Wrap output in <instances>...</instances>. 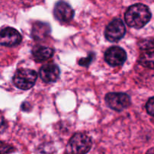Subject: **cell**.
I'll return each mask as SVG.
<instances>
[{
    "label": "cell",
    "mask_w": 154,
    "mask_h": 154,
    "mask_svg": "<svg viewBox=\"0 0 154 154\" xmlns=\"http://www.w3.org/2000/svg\"><path fill=\"white\" fill-rule=\"evenodd\" d=\"M150 19V11L149 8L143 4L131 5L125 14V20L127 25L136 29L143 27Z\"/></svg>",
    "instance_id": "1"
},
{
    "label": "cell",
    "mask_w": 154,
    "mask_h": 154,
    "mask_svg": "<svg viewBox=\"0 0 154 154\" xmlns=\"http://www.w3.org/2000/svg\"><path fill=\"white\" fill-rule=\"evenodd\" d=\"M37 73L30 69H17L13 76V82L17 88L22 90L30 89L35 85Z\"/></svg>",
    "instance_id": "2"
},
{
    "label": "cell",
    "mask_w": 154,
    "mask_h": 154,
    "mask_svg": "<svg viewBox=\"0 0 154 154\" xmlns=\"http://www.w3.org/2000/svg\"><path fill=\"white\" fill-rule=\"evenodd\" d=\"M91 146V137L84 133H75L69 140L68 149L72 154H86Z\"/></svg>",
    "instance_id": "3"
},
{
    "label": "cell",
    "mask_w": 154,
    "mask_h": 154,
    "mask_svg": "<svg viewBox=\"0 0 154 154\" xmlns=\"http://www.w3.org/2000/svg\"><path fill=\"white\" fill-rule=\"evenodd\" d=\"M105 100L110 109L117 112L124 110L131 105V98L125 93H108L105 97Z\"/></svg>",
    "instance_id": "4"
},
{
    "label": "cell",
    "mask_w": 154,
    "mask_h": 154,
    "mask_svg": "<svg viewBox=\"0 0 154 154\" xmlns=\"http://www.w3.org/2000/svg\"><path fill=\"white\" fill-rule=\"evenodd\" d=\"M126 29L124 23L120 19L112 20L105 29V37L109 42H118L125 35Z\"/></svg>",
    "instance_id": "5"
},
{
    "label": "cell",
    "mask_w": 154,
    "mask_h": 154,
    "mask_svg": "<svg viewBox=\"0 0 154 154\" xmlns=\"http://www.w3.org/2000/svg\"><path fill=\"white\" fill-rule=\"evenodd\" d=\"M105 60L112 66L122 65L125 62L127 54L125 50L119 46H112L108 48L104 54Z\"/></svg>",
    "instance_id": "6"
},
{
    "label": "cell",
    "mask_w": 154,
    "mask_h": 154,
    "mask_svg": "<svg viewBox=\"0 0 154 154\" xmlns=\"http://www.w3.org/2000/svg\"><path fill=\"white\" fill-rule=\"evenodd\" d=\"M22 41L20 32L12 27H6L0 32V45L12 47L19 45Z\"/></svg>",
    "instance_id": "7"
},
{
    "label": "cell",
    "mask_w": 154,
    "mask_h": 154,
    "mask_svg": "<svg viewBox=\"0 0 154 154\" xmlns=\"http://www.w3.org/2000/svg\"><path fill=\"white\" fill-rule=\"evenodd\" d=\"M54 16L61 23H68L73 18L74 11L66 2H58L54 6Z\"/></svg>",
    "instance_id": "8"
},
{
    "label": "cell",
    "mask_w": 154,
    "mask_h": 154,
    "mask_svg": "<svg viewBox=\"0 0 154 154\" xmlns=\"http://www.w3.org/2000/svg\"><path fill=\"white\" fill-rule=\"evenodd\" d=\"M60 71L58 66L54 63L44 65L39 70L41 79L46 83L56 82L60 76Z\"/></svg>",
    "instance_id": "9"
},
{
    "label": "cell",
    "mask_w": 154,
    "mask_h": 154,
    "mask_svg": "<svg viewBox=\"0 0 154 154\" xmlns=\"http://www.w3.org/2000/svg\"><path fill=\"white\" fill-rule=\"evenodd\" d=\"M51 32V26L48 23L36 22L32 25L31 35L35 40H42L46 38Z\"/></svg>",
    "instance_id": "10"
},
{
    "label": "cell",
    "mask_w": 154,
    "mask_h": 154,
    "mask_svg": "<svg viewBox=\"0 0 154 154\" xmlns=\"http://www.w3.org/2000/svg\"><path fill=\"white\" fill-rule=\"evenodd\" d=\"M32 54L36 62H42L48 60L54 54V50L49 47L35 45L32 50Z\"/></svg>",
    "instance_id": "11"
},
{
    "label": "cell",
    "mask_w": 154,
    "mask_h": 154,
    "mask_svg": "<svg viewBox=\"0 0 154 154\" xmlns=\"http://www.w3.org/2000/svg\"><path fill=\"white\" fill-rule=\"evenodd\" d=\"M138 63L144 67L154 69V51L142 53L139 57Z\"/></svg>",
    "instance_id": "12"
},
{
    "label": "cell",
    "mask_w": 154,
    "mask_h": 154,
    "mask_svg": "<svg viewBox=\"0 0 154 154\" xmlns=\"http://www.w3.org/2000/svg\"><path fill=\"white\" fill-rule=\"evenodd\" d=\"M138 45L140 49L148 51V50L154 48V39H152V38L143 39V40H141L139 42Z\"/></svg>",
    "instance_id": "13"
},
{
    "label": "cell",
    "mask_w": 154,
    "mask_h": 154,
    "mask_svg": "<svg viewBox=\"0 0 154 154\" xmlns=\"http://www.w3.org/2000/svg\"><path fill=\"white\" fill-rule=\"evenodd\" d=\"M94 56L95 55H94V53H90L88 57H85V58H82L79 60V64L82 66H88L94 60Z\"/></svg>",
    "instance_id": "14"
},
{
    "label": "cell",
    "mask_w": 154,
    "mask_h": 154,
    "mask_svg": "<svg viewBox=\"0 0 154 154\" xmlns=\"http://www.w3.org/2000/svg\"><path fill=\"white\" fill-rule=\"evenodd\" d=\"M14 150V147L5 143H0V154H10Z\"/></svg>",
    "instance_id": "15"
},
{
    "label": "cell",
    "mask_w": 154,
    "mask_h": 154,
    "mask_svg": "<svg viewBox=\"0 0 154 154\" xmlns=\"http://www.w3.org/2000/svg\"><path fill=\"white\" fill-rule=\"evenodd\" d=\"M146 109L148 113L154 117V97H151L148 100L146 104Z\"/></svg>",
    "instance_id": "16"
},
{
    "label": "cell",
    "mask_w": 154,
    "mask_h": 154,
    "mask_svg": "<svg viewBox=\"0 0 154 154\" xmlns=\"http://www.w3.org/2000/svg\"><path fill=\"white\" fill-rule=\"evenodd\" d=\"M7 128V122L3 115L0 112V133L3 132Z\"/></svg>",
    "instance_id": "17"
}]
</instances>
